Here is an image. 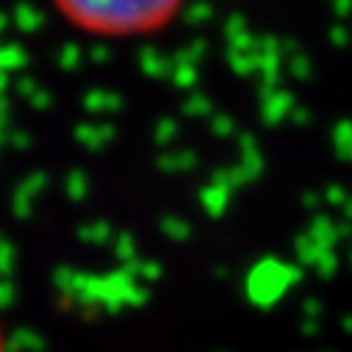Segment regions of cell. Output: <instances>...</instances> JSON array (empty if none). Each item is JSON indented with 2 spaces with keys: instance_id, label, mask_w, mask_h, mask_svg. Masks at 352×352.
Wrapping results in <instances>:
<instances>
[{
  "instance_id": "obj_1",
  "label": "cell",
  "mask_w": 352,
  "mask_h": 352,
  "mask_svg": "<svg viewBox=\"0 0 352 352\" xmlns=\"http://www.w3.org/2000/svg\"><path fill=\"white\" fill-rule=\"evenodd\" d=\"M75 31L98 39H142L166 31L186 0H50Z\"/></svg>"
},
{
  "instance_id": "obj_2",
  "label": "cell",
  "mask_w": 352,
  "mask_h": 352,
  "mask_svg": "<svg viewBox=\"0 0 352 352\" xmlns=\"http://www.w3.org/2000/svg\"><path fill=\"white\" fill-rule=\"evenodd\" d=\"M0 352H9V346H6V333H3V324H0Z\"/></svg>"
}]
</instances>
